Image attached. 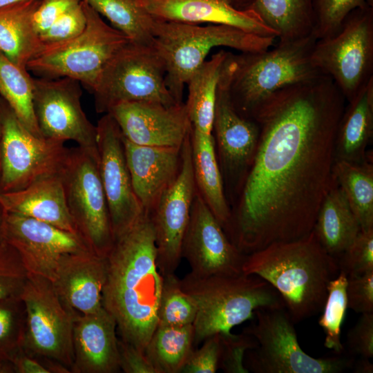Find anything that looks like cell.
<instances>
[{
    "label": "cell",
    "mask_w": 373,
    "mask_h": 373,
    "mask_svg": "<svg viewBox=\"0 0 373 373\" xmlns=\"http://www.w3.org/2000/svg\"><path fill=\"white\" fill-rule=\"evenodd\" d=\"M106 113L115 119L124 138L137 145L180 148L192 128L184 102H125Z\"/></svg>",
    "instance_id": "20"
},
{
    "label": "cell",
    "mask_w": 373,
    "mask_h": 373,
    "mask_svg": "<svg viewBox=\"0 0 373 373\" xmlns=\"http://www.w3.org/2000/svg\"><path fill=\"white\" fill-rule=\"evenodd\" d=\"M157 19L189 23L222 24L264 37H278L251 8H236L233 0H137Z\"/></svg>",
    "instance_id": "21"
},
{
    "label": "cell",
    "mask_w": 373,
    "mask_h": 373,
    "mask_svg": "<svg viewBox=\"0 0 373 373\" xmlns=\"http://www.w3.org/2000/svg\"><path fill=\"white\" fill-rule=\"evenodd\" d=\"M196 312L193 300L182 289L175 274L163 276L157 326L193 325Z\"/></svg>",
    "instance_id": "37"
},
{
    "label": "cell",
    "mask_w": 373,
    "mask_h": 373,
    "mask_svg": "<svg viewBox=\"0 0 373 373\" xmlns=\"http://www.w3.org/2000/svg\"><path fill=\"white\" fill-rule=\"evenodd\" d=\"M193 345V325L157 326L145 353L156 373H180Z\"/></svg>",
    "instance_id": "33"
},
{
    "label": "cell",
    "mask_w": 373,
    "mask_h": 373,
    "mask_svg": "<svg viewBox=\"0 0 373 373\" xmlns=\"http://www.w3.org/2000/svg\"><path fill=\"white\" fill-rule=\"evenodd\" d=\"M124 145L134 192L143 210L149 213L178 177L182 147L142 146L124 138Z\"/></svg>",
    "instance_id": "23"
},
{
    "label": "cell",
    "mask_w": 373,
    "mask_h": 373,
    "mask_svg": "<svg viewBox=\"0 0 373 373\" xmlns=\"http://www.w3.org/2000/svg\"><path fill=\"white\" fill-rule=\"evenodd\" d=\"M0 204L6 212L78 233L66 204L59 173L41 178L19 191L0 192Z\"/></svg>",
    "instance_id": "25"
},
{
    "label": "cell",
    "mask_w": 373,
    "mask_h": 373,
    "mask_svg": "<svg viewBox=\"0 0 373 373\" xmlns=\"http://www.w3.org/2000/svg\"><path fill=\"white\" fill-rule=\"evenodd\" d=\"M190 135L182 146L178 177L149 212L155 231L157 267L162 276L175 274L180 265L182 240L196 193Z\"/></svg>",
    "instance_id": "16"
},
{
    "label": "cell",
    "mask_w": 373,
    "mask_h": 373,
    "mask_svg": "<svg viewBox=\"0 0 373 373\" xmlns=\"http://www.w3.org/2000/svg\"><path fill=\"white\" fill-rule=\"evenodd\" d=\"M1 134H2V119H1V115L0 113V145H1Z\"/></svg>",
    "instance_id": "54"
},
{
    "label": "cell",
    "mask_w": 373,
    "mask_h": 373,
    "mask_svg": "<svg viewBox=\"0 0 373 373\" xmlns=\"http://www.w3.org/2000/svg\"><path fill=\"white\" fill-rule=\"evenodd\" d=\"M366 3H367V5L372 8L373 6V0H365Z\"/></svg>",
    "instance_id": "55"
},
{
    "label": "cell",
    "mask_w": 373,
    "mask_h": 373,
    "mask_svg": "<svg viewBox=\"0 0 373 373\" xmlns=\"http://www.w3.org/2000/svg\"><path fill=\"white\" fill-rule=\"evenodd\" d=\"M82 1L86 17L82 32L67 41L44 45L27 70L39 77L77 80L92 93L107 64L131 41Z\"/></svg>",
    "instance_id": "7"
},
{
    "label": "cell",
    "mask_w": 373,
    "mask_h": 373,
    "mask_svg": "<svg viewBox=\"0 0 373 373\" xmlns=\"http://www.w3.org/2000/svg\"><path fill=\"white\" fill-rule=\"evenodd\" d=\"M181 254L189 265L190 273L201 277L241 274L247 256L230 241L197 191Z\"/></svg>",
    "instance_id": "19"
},
{
    "label": "cell",
    "mask_w": 373,
    "mask_h": 373,
    "mask_svg": "<svg viewBox=\"0 0 373 373\" xmlns=\"http://www.w3.org/2000/svg\"><path fill=\"white\" fill-rule=\"evenodd\" d=\"M346 100L321 75L265 99L251 119L256 150L224 231L244 254L312 231L334 179L335 140Z\"/></svg>",
    "instance_id": "1"
},
{
    "label": "cell",
    "mask_w": 373,
    "mask_h": 373,
    "mask_svg": "<svg viewBox=\"0 0 373 373\" xmlns=\"http://www.w3.org/2000/svg\"><path fill=\"white\" fill-rule=\"evenodd\" d=\"M6 211L0 204V241L3 240V224Z\"/></svg>",
    "instance_id": "52"
},
{
    "label": "cell",
    "mask_w": 373,
    "mask_h": 373,
    "mask_svg": "<svg viewBox=\"0 0 373 373\" xmlns=\"http://www.w3.org/2000/svg\"><path fill=\"white\" fill-rule=\"evenodd\" d=\"M312 3L316 39L333 36L350 13L370 7L365 0H313Z\"/></svg>",
    "instance_id": "39"
},
{
    "label": "cell",
    "mask_w": 373,
    "mask_h": 373,
    "mask_svg": "<svg viewBox=\"0 0 373 373\" xmlns=\"http://www.w3.org/2000/svg\"><path fill=\"white\" fill-rule=\"evenodd\" d=\"M96 128L99 175L115 239L131 227L144 210L133 188L124 137L117 124L109 113H105Z\"/></svg>",
    "instance_id": "18"
},
{
    "label": "cell",
    "mask_w": 373,
    "mask_h": 373,
    "mask_svg": "<svg viewBox=\"0 0 373 373\" xmlns=\"http://www.w3.org/2000/svg\"><path fill=\"white\" fill-rule=\"evenodd\" d=\"M339 272L336 258L323 248L313 231L247 254L242 265V274L260 277L278 292L294 323L322 312L329 283Z\"/></svg>",
    "instance_id": "3"
},
{
    "label": "cell",
    "mask_w": 373,
    "mask_h": 373,
    "mask_svg": "<svg viewBox=\"0 0 373 373\" xmlns=\"http://www.w3.org/2000/svg\"><path fill=\"white\" fill-rule=\"evenodd\" d=\"M314 35L278 42L271 50L234 55L228 52L224 66L236 111L251 119L256 108L276 91L313 79L323 73L312 63Z\"/></svg>",
    "instance_id": "4"
},
{
    "label": "cell",
    "mask_w": 373,
    "mask_h": 373,
    "mask_svg": "<svg viewBox=\"0 0 373 373\" xmlns=\"http://www.w3.org/2000/svg\"><path fill=\"white\" fill-rule=\"evenodd\" d=\"M28 272L17 250L0 241V300L20 298Z\"/></svg>",
    "instance_id": "40"
},
{
    "label": "cell",
    "mask_w": 373,
    "mask_h": 373,
    "mask_svg": "<svg viewBox=\"0 0 373 373\" xmlns=\"http://www.w3.org/2000/svg\"><path fill=\"white\" fill-rule=\"evenodd\" d=\"M15 372L13 366L10 361L0 360V373Z\"/></svg>",
    "instance_id": "51"
},
{
    "label": "cell",
    "mask_w": 373,
    "mask_h": 373,
    "mask_svg": "<svg viewBox=\"0 0 373 373\" xmlns=\"http://www.w3.org/2000/svg\"><path fill=\"white\" fill-rule=\"evenodd\" d=\"M311 61L351 102L373 79L372 8L352 11L337 33L317 39Z\"/></svg>",
    "instance_id": "10"
},
{
    "label": "cell",
    "mask_w": 373,
    "mask_h": 373,
    "mask_svg": "<svg viewBox=\"0 0 373 373\" xmlns=\"http://www.w3.org/2000/svg\"><path fill=\"white\" fill-rule=\"evenodd\" d=\"M20 298L26 314L22 350L31 356L56 361L70 370L77 313L65 305L52 282L41 276L28 274Z\"/></svg>",
    "instance_id": "12"
},
{
    "label": "cell",
    "mask_w": 373,
    "mask_h": 373,
    "mask_svg": "<svg viewBox=\"0 0 373 373\" xmlns=\"http://www.w3.org/2000/svg\"><path fill=\"white\" fill-rule=\"evenodd\" d=\"M259 132L254 120L242 116L235 108L223 63L216 89L212 135L230 207L253 160Z\"/></svg>",
    "instance_id": "14"
},
{
    "label": "cell",
    "mask_w": 373,
    "mask_h": 373,
    "mask_svg": "<svg viewBox=\"0 0 373 373\" xmlns=\"http://www.w3.org/2000/svg\"><path fill=\"white\" fill-rule=\"evenodd\" d=\"M370 358L361 357L360 360L354 363L352 368L356 373H372L373 364L370 361Z\"/></svg>",
    "instance_id": "50"
},
{
    "label": "cell",
    "mask_w": 373,
    "mask_h": 373,
    "mask_svg": "<svg viewBox=\"0 0 373 373\" xmlns=\"http://www.w3.org/2000/svg\"><path fill=\"white\" fill-rule=\"evenodd\" d=\"M347 349L360 357H373V312L363 313L347 334Z\"/></svg>",
    "instance_id": "46"
},
{
    "label": "cell",
    "mask_w": 373,
    "mask_h": 373,
    "mask_svg": "<svg viewBox=\"0 0 373 373\" xmlns=\"http://www.w3.org/2000/svg\"><path fill=\"white\" fill-rule=\"evenodd\" d=\"M33 90V77L29 71L0 50V97L28 130L37 137H43L35 114Z\"/></svg>",
    "instance_id": "34"
},
{
    "label": "cell",
    "mask_w": 373,
    "mask_h": 373,
    "mask_svg": "<svg viewBox=\"0 0 373 373\" xmlns=\"http://www.w3.org/2000/svg\"><path fill=\"white\" fill-rule=\"evenodd\" d=\"M86 25V17L81 1L40 35L39 38L44 45L67 41L82 32Z\"/></svg>",
    "instance_id": "43"
},
{
    "label": "cell",
    "mask_w": 373,
    "mask_h": 373,
    "mask_svg": "<svg viewBox=\"0 0 373 373\" xmlns=\"http://www.w3.org/2000/svg\"><path fill=\"white\" fill-rule=\"evenodd\" d=\"M345 106L335 140V161L362 163L373 135V79Z\"/></svg>",
    "instance_id": "26"
},
{
    "label": "cell",
    "mask_w": 373,
    "mask_h": 373,
    "mask_svg": "<svg viewBox=\"0 0 373 373\" xmlns=\"http://www.w3.org/2000/svg\"><path fill=\"white\" fill-rule=\"evenodd\" d=\"M182 289L193 300L196 316L193 323L194 344L231 329L254 316L260 308H283L278 292L255 275L197 276L188 273L180 279Z\"/></svg>",
    "instance_id": "5"
},
{
    "label": "cell",
    "mask_w": 373,
    "mask_h": 373,
    "mask_svg": "<svg viewBox=\"0 0 373 373\" xmlns=\"http://www.w3.org/2000/svg\"><path fill=\"white\" fill-rule=\"evenodd\" d=\"M275 39L227 25L201 26L155 19L152 46L164 65L171 95L182 103L185 85L213 48L224 46L242 52H259L269 49Z\"/></svg>",
    "instance_id": "6"
},
{
    "label": "cell",
    "mask_w": 373,
    "mask_h": 373,
    "mask_svg": "<svg viewBox=\"0 0 373 373\" xmlns=\"http://www.w3.org/2000/svg\"><path fill=\"white\" fill-rule=\"evenodd\" d=\"M347 308L357 313L373 312V271L347 277Z\"/></svg>",
    "instance_id": "45"
},
{
    "label": "cell",
    "mask_w": 373,
    "mask_h": 373,
    "mask_svg": "<svg viewBox=\"0 0 373 373\" xmlns=\"http://www.w3.org/2000/svg\"><path fill=\"white\" fill-rule=\"evenodd\" d=\"M82 0H41L35 10L32 23L39 36L46 32L61 16Z\"/></svg>",
    "instance_id": "47"
},
{
    "label": "cell",
    "mask_w": 373,
    "mask_h": 373,
    "mask_svg": "<svg viewBox=\"0 0 373 373\" xmlns=\"http://www.w3.org/2000/svg\"><path fill=\"white\" fill-rule=\"evenodd\" d=\"M106 258L102 305L114 318L121 339L145 352L157 327L163 284L149 213L144 211L115 238Z\"/></svg>",
    "instance_id": "2"
},
{
    "label": "cell",
    "mask_w": 373,
    "mask_h": 373,
    "mask_svg": "<svg viewBox=\"0 0 373 373\" xmlns=\"http://www.w3.org/2000/svg\"><path fill=\"white\" fill-rule=\"evenodd\" d=\"M132 43L152 46L155 18L137 0H84Z\"/></svg>",
    "instance_id": "35"
},
{
    "label": "cell",
    "mask_w": 373,
    "mask_h": 373,
    "mask_svg": "<svg viewBox=\"0 0 373 373\" xmlns=\"http://www.w3.org/2000/svg\"><path fill=\"white\" fill-rule=\"evenodd\" d=\"M33 105L43 137L72 140L77 146L97 151V128L84 113L81 83L69 77H33Z\"/></svg>",
    "instance_id": "15"
},
{
    "label": "cell",
    "mask_w": 373,
    "mask_h": 373,
    "mask_svg": "<svg viewBox=\"0 0 373 373\" xmlns=\"http://www.w3.org/2000/svg\"><path fill=\"white\" fill-rule=\"evenodd\" d=\"M220 335V354L218 369L226 373H248L244 365L246 352L257 345L256 339L242 332L234 334L219 333Z\"/></svg>",
    "instance_id": "42"
},
{
    "label": "cell",
    "mask_w": 373,
    "mask_h": 373,
    "mask_svg": "<svg viewBox=\"0 0 373 373\" xmlns=\"http://www.w3.org/2000/svg\"><path fill=\"white\" fill-rule=\"evenodd\" d=\"M22 1H25V0H0V8L7 6V5L12 4V3L20 2Z\"/></svg>",
    "instance_id": "53"
},
{
    "label": "cell",
    "mask_w": 373,
    "mask_h": 373,
    "mask_svg": "<svg viewBox=\"0 0 373 373\" xmlns=\"http://www.w3.org/2000/svg\"><path fill=\"white\" fill-rule=\"evenodd\" d=\"M227 54L221 50L213 55L186 84L188 97L185 105L192 128L204 135L212 134L216 89Z\"/></svg>",
    "instance_id": "31"
},
{
    "label": "cell",
    "mask_w": 373,
    "mask_h": 373,
    "mask_svg": "<svg viewBox=\"0 0 373 373\" xmlns=\"http://www.w3.org/2000/svg\"><path fill=\"white\" fill-rule=\"evenodd\" d=\"M347 276L343 271L329 282L327 299L318 320L325 333L324 346L338 354L344 351L341 331L347 309Z\"/></svg>",
    "instance_id": "36"
},
{
    "label": "cell",
    "mask_w": 373,
    "mask_h": 373,
    "mask_svg": "<svg viewBox=\"0 0 373 373\" xmlns=\"http://www.w3.org/2000/svg\"><path fill=\"white\" fill-rule=\"evenodd\" d=\"M336 260L340 271L344 272L347 277L373 271V229L361 231Z\"/></svg>",
    "instance_id": "41"
},
{
    "label": "cell",
    "mask_w": 373,
    "mask_h": 373,
    "mask_svg": "<svg viewBox=\"0 0 373 373\" xmlns=\"http://www.w3.org/2000/svg\"><path fill=\"white\" fill-rule=\"evenodd\" d=\"M0 113V192L19 191L41 178L59 174L69 150L65 142L32 134L1 97Z\"/></svg>",
    "instance_id": "13"
},
{
    "label": "cell",
    "mask_w": 373,
    "mask_h": 373,
    "mask_svg": "<svg viewBox=\"0 0 373 373\" xmlns=\"http://www.w3.org/2000/svg\"><path fill=\"white\" fill-rule=\"evenodd\" d=\"M361 231L343 191L334 178L318 211L313 232L323 248L337 259Z\"/></svg>",
    "instance_id": "27"
},
{
    "label": "cell",
    "mask_w": 373,
    "mask_h": 373,
    "mask_svg": "<svg viewBox=\"0 0 373 373\" xmlns=\"http://www.w3.org/2000/svg\"><path fill=\"white\" fill-rule=\"evenodd\" d=\"M202 345L193 349L187 358L182 373H215L218 369L220 354V335H211Z\"/></svg>",
    "instance_id": "44"
},
{
    "label": "cell",
    "mask_w": 373,
    "mask_h": 373,
    "mask_svg": "<svg viewBox=\"0 0 373 373\" xmlns=\"http://www.w3.org/2000/svg\"><path fill=\"white\" fill-rule=\"evenodd\" d=\"M117 324L102 307L75 316L73 373H116L120 370Z\"/></svg>",
    "instance_id": "22"
},
{
    "label": "cell",
    "mask_w": 373,
    "mask_h": 373,
    "mask_svg": "<svg viewBox=\"0 0 373 373\" xmlns=\"http://www.w3.org/2000/svg\"><path fill=\"white\" fill-rule=\"evenodd\" d=\"M15 372L50 373L46 367L36 358L26 354L22 348L10 358Z\"/></svg>",
    "instance_id": "49"
},
{
    "label": "cell",
    "mask_w": 373,
    "mask_h": 373,
    "mask_svg": "<svg viewBox=\"0 0 373 373\" xmlns=\"http://www.w3.org/2000/svg\"><path fill=\"white\" fill-rule=\"evenodd\" d=\"M190 140L196 191L224 229L231 209L224 192L213 135H204L191 128Z\"/></svg>",
    "instance_id": "28"
},
{
    "label": "cell",
    "mask_w": 373,
    "mask_h": 373,
    "mask_svg": "<svg viewBox=\"0 0 373 373\" xmlns=\"http://www.w3.org/2000/svg\"><path fill=\"white\" fill-rule=\"evenodd\" d=\"M59 174L78 233L91 250L106 257L114 238L99 175L97 151L79 146L69 149Z\"/></svg>",
    "instance_id": "11"
},
{
    "label": "cell",
    "mask_w": 373,
    "mask_h": 373,
    "mask_svg": "<svg viewBox=\"0 0 373 373\" xmlns=\"http://www.w3.org/2000/svg\"><path fill=\"white\" fill-rule=\"evenodd\" d=\"M336 160L334 178L343 191L361 231L373 229V165Z\"/></svg>",
    "instance_id": "32"
},
{
    "label": "cell",
    "mask_w": 373,
    "mask_h": 373,
    "mask_svg": "<svg viewBox=\"0 0 373 373\" xmlns=\"http://www.w3.org/2000/svg\"><path fill=\"white\" fill-rule=\"evenodd\" d=\"M256 321L242 332L252 336L257 345L248 350L244 365L255 373H341L352 369V357L314 358L304 352L298 341L290 315L285 307L260 308Z\"/></svg>",
    "instance_id": "8"
},
{
    "label": "cell",
    "mask_w": 373,
    "mask_h": 373,
    "mask_svg": "<svg viewBox=\"0 0 373 373\" xmlns=\"http://www.w3.org/2000/svg\"><path fill=\"white\" fill-rule=\"evenodd\" d=\"M106 278V258L90 249L64 256L52 282L61 300L82 314L102 308Z\"/></svg>",
    "instance_id": "24"
},
{
    "label": "cell",
    "mask_w": 373,
    "mask_h": 373,
    "mask_svg": "<svg viewBox=\"0 0 373 373\" xmlns=\"http://www.w3.org/2000/svg\"><path fill=\"white\" fill-rule=\"evenodd\" d=\"M26 314L20 298L0 300V360L10 361L22 348Z\"/></svg>",
    "instance_id": "38"
},
{
    "label": "cell",
    "mask_w": 373,
    "mask_h": 373,
    "mask_svg": "<svg viewBox=\"0 0 373 373\" xmlns=\"http://www.w3.org/2000/svg\"><path fill=\"white\" fill-rule=\"evenodd\" d=\"M41 1L25 0L0 8V50L24 69L44 47L32 23Z\"/></svg>",
    "instance_id": "29"
},
{
    "label": "cell",
    "mask_w": 373,
    "mask_h": 373,
    "mask_svg": "<svg viewBox=\"0 0 373 373\" xmlns=\"http://www.w3.org/2000/svg\"><path fill=\"white\" fill-rule=\"evenodd\" d=\"M163 61L152 46L129 42L110 60L92 93L95 110L106 113L113 106L131 102L178 104L165 82Z\"/></svg>",
    "instance_id": "9"
},
{
    "label": "cell",
    "mask_w": 373,
    "mask_h": 373,
    "mask_svg": "<svg viewBox=\"0 0 373 373\" xmlns=\"http://www.w3.org/2000/svg\"><path fill=\"white\" fill-rule=\"evenodd\" d=\"M313 0H253L248 6L278 35V42L314 35ZM315 37V36H314Z\"/></svg>",
    "instance_id": "30"
},
{
    "label": "cell",
    "mask_w": 373,
    "mask_h": 373,
    "mask_svg": "<svg viewBox=\"0 0 373 373\" xmlns=\"http://www.w3.org/2000/svg\"><path fill=\"white\" fill-rule=\"evenodd\" d=\"M119 367L125 373H156L146 353L118 339Z\"/></svg>",
    "instance_id": "48"
},
{
    "label": "cell",
    "mask_w": 373,
    "mask_h": 373,
    "mask_svg": "<svg viewBox=\"0 0 373 373\" xmlns=\"http://www.w3.org/2000/svg\"><path fill=\"white\" fill-rule=\"evenodd\" d=\"M3 239L17 250L28 274L52 282L64 256L90 249L79 233L6 211Z\"/></svg>",
    "instance_id": "17"
}]
</instances>
